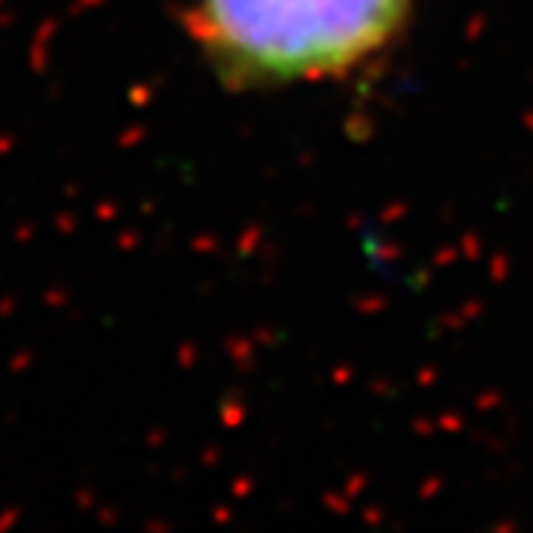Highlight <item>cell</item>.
Instances as JSON below:
<instances>
[{
    "label": "cell",
    "mask_w": 533,
    "mask_h": 533,
    "mask_svg": "<svg viewBox=\"0 0 533 533\" xmlns=\"http://www.w3.org/2000/svg\"><path fill=\"white\" fill-rule=\"evenodd\" d=\"M415 0H193L190 29L232 90L309 84L360 68L402 36Z\"/></svg>",
    "instance_id": "cell-1"
}]
</instances>
